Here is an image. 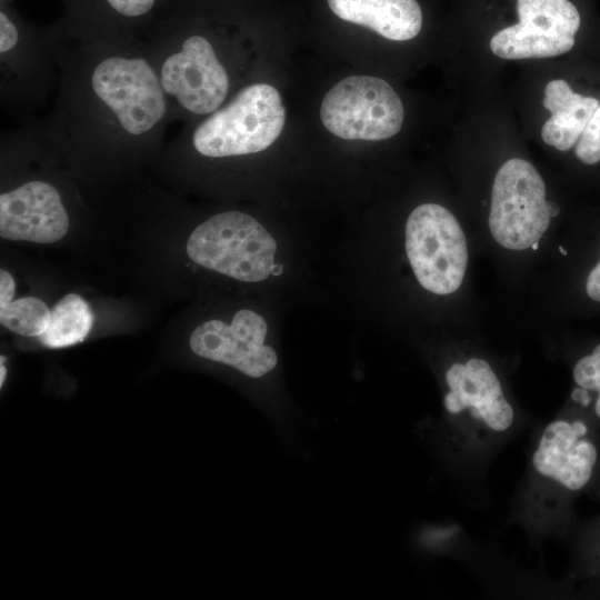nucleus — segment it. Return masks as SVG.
<instances>
[{
	"label": "nucleus",
	"instance_id": "28",
	"mask_svg": "<svg viewBox=\"0 0 600 600\" xmlns=\"http://www.w3.org/2000/svg\"><path fill=\"white\" fill-rule=\"evenodd\" d=\"M559 250L561 251V253L566 254L567 251L562 248V247H559Z\"/></svg>",
	"mask_w": 600,
	"mask_h": 600
},
{
	"label": "nucleus",
	"instance_id": "24",
	"mask_svg": "<svg viewBox=\"0 0 600 600\" xmlns=\"http://www.w3.org/2000/svg\"><path fill=\"white\" fill-rule=\"evenodd\" d=\"M549 208L551 217H556L559 213V207L557 203L549 201Z\"/></svg>",
	"mask_w": 600,
	"mask_h": 600
},
{
	"label": "nucleus",
	"instance_id": "10",
	"mask_svg": "<svg viewBox=\"0 0 600 600\" xmlns=\"http://www.w3.org/2000/svg\"><path fill=\"white\" fill-rule=\"evenodd\" d=\"M68 229L69 218L53 186L30 181L1 193V238L52 243L63 238Z\"/></svg>",
	"mask_w": 600,
	"mask_h": 600
},
{
	"label": "nucleus",
	"instance_id": "25",
	"mask_svg": "<svg viewBox=\"0 0 600 600\" xmlns=\"http://www.w3.org/2000/svg\"><path fill=\"white\" fill-rule=\"evenodd\" d=\"M3 356L1 357V363H0V384L2 386L3 384V381H4V378H6V368H4V364H3Z\"/></svg>",
	"mask_w": 600,
	"mask_h": 600
},
{
	"label": "nucleus",
	"instance_id": "8",
	"mask_svg": "<svg viewBox=\"0 0 600 600\" xmlns=\"http://www.w3.org/2000/svg\"><path fill=\"white\" fill-rule=\"evenodd\" d=\"M267 323L257 312L239 310L230 324L208 320L190 336V348L199 357L230 366L250 378H261L278 363L274 349L264 343Z\"/></svg>",
	"mask_w": 600,
	"mask_h": 600
},
{
	"label": "nucleus",
	"instance_id": "19",
	"mask_svg": "<svg viewBox=\"0 0 600 600\" xmlns=\"http://www.w3.org/2000/svg\"><path fill=\"white\" fill-rule=\"evenodd\" d=\"M120 14L139 17L150 11L154 0H107Z\"/></svg>",
	"mask_w": 600,
	"mask_h": 600
},
{
	"label": "nucleus",
	"instance_id": "18",
	"mask_svg": "<svg viewBox=\"0 0 600 600\" xmlns=\"http://www.w3.org/2000/svg\"><path fill=\"white\" fill-rule=\"evenodd\" d=\"M576 154L586 164L600 161V103L576 143Z\"/></svg>",
	"mask_w": 600,
	"mask_h": 600
},
{
	"label": "nucleus",
	"instance_id": "27",
	"mask_svg": "<svg viewBox=\"0 0 600 600\" xmlns=\"http://www.w3.org/2000/svg\"><path fill=\"white\" fill-rule=\"evenodd\" d=\"M538 243H539V242L533 243V244L531 246V248H532L533 250H537V249H538Z\"/></svg>",
	"mask_w": 600,
	"mask_h": 600
},
{
	"label": "nucleus",
	"instance_id": "7",
	"mask_svg": "<svg viewBox=\"0 0 600 600\" xmlns=\"http://www.w3.org/2000/svg\"><path fill=\"white\" fill-rule=\"evenodd\" d=\"M519 22L498 31L491 51L502 59L549 58L574 46L580 14L569 0H517Z\"/></svg>",
	"mask_w": 600,
	"mask_h": 600
},
{
	"label": "nucleus",
	"instance_id": "15",
	"mask_svg": "<svg viewBox=\"0 0 600 600\" xmlns=\"http://www.w3.org/2000/svg\"><path fill=\"white\" fill-rule=\"evenodd\" d=\"M93 313L76 293L62 297L52 308L50 323L40 342L48 348H64L81 342L90 332Z\"/></svg>",
	"mask_w": 600,
	"mask_h": 600
},
{
	"label": "nucleus",
	"instance_id": "4",
	"mask_svg": "<svg viewBox=\"0 0 600 600\" xmlns=\"http://www.w3.org/2000/svg\"><path fill=\"white\" fill-rule=\"evenodd\" d=\"M544 182L528 161L512 158L498 170L491 192L489 228L493 239L510 250L539 242L550 220Z\"/></svg>",
	"mask_w": 600,
	"mask_h": 600
},
{
	"label": "nucleus",
	"instance_id": "22",
	"mask_svg": "<svg viewBox=\"0 0 600 600\" xmlns=\"http://www.w3.org/2000/svg\"><path fill=\"white\" fill-rule=\"evenodd\" d=\"M586 291L592 300L600 303V260L587 278Z\"/></svg>",
	"mask_w": 600,
	"mask_h": 600
},
{
	"label": "nucleus",
	"instance_id": "6",
	"mask_svg": "<svg viewBox=\"0 0 600 600\" xmlns=\"http://www.w3.org/2000/svg\"><path fill=\"white\" fill-rule=\"evenodd\" d=\"M92 89L130 134L149 131L163 117V89L152 67L143 59L110 57L92 72Z\"/></svg>",
	"mask_w": 600,
	"mask_h": 600
},
{
	"label": "nucleus",
	"instance_id": "5",
	"mask_svg": "<svg viewBox=\"0 0 600 600\" xmlns=\"http://www.w3.org/2000/svg\"><path fill=\"white\" fill-rule=\"evenodd\" d=\"M320 117L324 128L341 139L378 141L400 131L404 110L383 79L351 76L326 93Z\"/></svg>",
	"mask_w": 600,
	"mask_h": 600
},
{
	"label": "nucleus",
	"instance_id": "9",
	"mask_svg": "<svg viewBox=\"0 0 600 600\" xmlns=\"http://www.w3.org/2000/svg\"><path fill=\"white\" fill-rule=\"evenodd\" d=\"M160 83L183 108L197 114L216 111L229 88L224 68L210 42L201 36L189 37L180 52L167 58Z\"/></svg>",
	"mask_w": 600,
	"mask_h": 600
},
{
	"label": "nucleus",
	"instance_id": "23",
	"mask_svg": "<svg viewBox=\"0 0 600 600\" xmlns=\"http://www.w3.org/2000/svg\"><path fill=\"white\" fill-rule=\"evenodd\" d=\"M572 399L582 406H588L591 401V398L588 393V390L579 387L572 391Z\"/></svg>",
	"mask_w": 600,
	"mask_h": 600
},
{
	"label": "nucleus",
	"instance_id": "3",
	"mask_svg": "<svg viewBox=\"0 0 600 600\" xmlns=\"http://www.w3.org/2000/svg\"><path fill=\"white\" fill-rule=\"evenodd\" d=\"M406 251L419 283L436 294H450L461 286L467 264L466 236L444 207L423 203L406 224Z\"/></svg>",
	"mask_w": 600,
	"mask_h": 600
},
{
	"label": "nucleus",
	"instance_id": "21",
	"mask_svg": "<svg viewBox=\"0 0 600 600\" xmlns=\"http://www.w3.org/2000/svg\"><path fill=\"white\" fill-rule=\"evenodd\" d=\"M14 296V281L12 276L1 269L0 270V307L12 301Z\"/></svg>",
	"mask_w": 600,
	"mask_h": 600
},
{
	"label": "nucleus",
	"instance_id": "14",
	"mask_svg": "<svg viewBox=\"0 0 600 600\" xmlns=\"http://www.w3.org/2000/svg\"><path fill=\"white\" fill-rule=\"evenodd\" d=\"M542 104L551 113L541 129L542 140L567 151L578 142L599 101L572 91L564 80L554 79L546 86Z\"/></svg>",
	"mask_w": 600,
	"mask_h": 600
},
{
	"label": "nucleus",
	"instance_id": "1",
	"mask_svg": "<svg viewBox=\"0 0 600 600\" xmlns=\"http://www.w3.org/2000/svg\"><path fill=\"white\" fill-rule=\"evenodd\" d=\"M277 243L252 217L218 213L198 226L187 242L197 264L244 282L266 280L274 266Z\"/></svg>",
	"mask_w": 600,
	"mask_h": 600
},
{
	"label": "nucleus",
	"instance_id": "16",
	"mask_svg": "<svg viewBox=\"0 0 600 600\" xmlns=\"http://www.w3.org/2000/svg\"><path fill=\"white\" fill-rule=\"evenodd\" d=\"M51 311L36 297H23L0 307V322L24 337H40L50 323Z\"/></svg>",
	"mask_w": 600,
	"mask_h": 600
},
{
	"label": "nucleus",
	"instance_id": "13",
	"mask_svg": "<svg viewBox=\"0 0 600 600\" xmlns=\"http://www.w3.org/2000/svg\"><path fill=\"white\" fill-rule=\"evenodd\" d=\"M327 1L340 19L367 27L389 40H410L421 30L422 11L416 0Z\"/></svg>",
	"mask_w": 600,
	"mask_h": 600
},
{
	"label": "nucleus",
	"instance_id": "2",
	"mask_svg": "<svg viewBox=\"0 0 600 600\" xmlns=\"http://www.w3.org/2000/svg\"><path fill=\"white\" fill-rule=\"evenodd\" d=\"M286 120L281 97L267 83L241 90L224 108L198 126L196 150L212 158L260 152L280 136Z\"/></svg>",
	"mask_w": 600,
	"mask_h": 600
},
{
	"label": "nucleus",
	"instance_id": "17",
	"mask_svg": "<svg viewBox=\"0 0 600 600\" xmlns=\"http://www.w3.org/2000/svg\"><path fill=\"white\" fill-rule=\"evenodd\" d=\"M573 379L578 387L598 392L594 411L600 418V344L576 363Z\"/></svg>",
	"mask_w": 600,
	"mask_h": 600
},
{
	"label": "nucleus",
	"instance_id": "11",
	"mask_svg": "<svg viewBox=\"0 0 600 600\" xmlns=\"http://www.w3.org/2000/svg\"><path fill=\"white\" fill-rule=\"evenodd\" d=\"M449 388L443 404L450 414L467 411L493 432L508 430L514 418L501 383L490 364L478 358L456 362L446 372Z\"/></svg>",
	"mask_w": 600,
	"mask_h": 600
},
{
	"label": "nucleus",
	"instance_id": "20",
	"mask_svg": "<svg viewBox=\"0 0 600 600\" xmlns=\"http://www.w3.org/2000/svg\"><path fill=\"white\" fill-rule=\"evenodd\" d=\"M18 41V31L4 12L0 13V51L11 50Z\"/></svg>",
	"mask_w": 600,
	"mask_h": 600
},
{
	"label": "nucleus",
	"instance_id": "26",
	"mask_svg": "<svg viewBox=\"0 0 600 600\" xmlns=\"http://www.w3.org/2000/svg\"><path fill=\"white\" fill-rule=\"evenodd\" d=\"M281 272H282V267L278 266V264H274L273 269H272V274L279 276Z\"/></svg>",
	"mask_w": 600,
	"mask_h": 600
},
{
	"label": "nucleus",
	"instance_id": "12",
	"mask_svg": "<svg viewBox=\"0 0 600 600\" xmlns=\"http://www.w3.org/2000/svg\"><path fill=\"white\" fill-rule=\"evenodd\" d=\"M587 433L588 427L580 420L549 423L532 457L536 471L566 489H582L592 476L598 456Z\"/></svg>",
	"mask_w": 600,
	"mask_h": 600
}]
</instances>
